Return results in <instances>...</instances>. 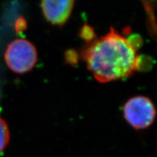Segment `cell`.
<instances>
[{
  "label": "cell",
  "instance_id": "obj_1",
  "mask_svg": "<svg viewBox=\"0 0 157 157\" xmlns=\"http://www.w3.org/2000/svg\"><path fill=\"white\" fill-rule=\"evenodd\" d=\"M137 51L127 38L111 27L105 35L85 43L80 57L95 79L106 83L128 78L138 71Z\"/></svg>",
  "mask_w": 157,
  "mask_h": 157
},
{
  "label": "cell",
  "instance_id": "obj_2",
  "mask_svg": "<svg viewBox=\"0 0 157 157\" xmlns=\"http://www.w3.org/2000/svg\"><path fill=\"white\" fill-rule=\"evenodd\" d=\"M37 51L30 41L17 39L6 49L5 60L7 66L17 74H25L34 68L37 62Z\"/></svg>",
  "mask_w": 157,
  "mask_h": 157
},
{
  "label": "cell",
  "instance_id": "obj_3",
  "mask_svg": "<svg viewBox=\"0 0 157 157\" xmlns=\"http://www.w3.org/2000/svg\"><path fill=\"white\" fill-rule=\"evenodd\" d=\"M123 115L133 128L143 129L154 123L156 117V110L150 98L137 95L131 98L125 103Z\"/></svg>",
  "mask_w": 157,
  "mask_h": 157
},
{
  "label": "cell",
  "instance_id": "obj_4",
  "mask_svg": "<svg viewBox=\"0 0 157 157\" xmlns=\"http://www.w3.org/2000/svg\"><path fill=\"white\" fill-rule=\"evenodd\" d=\"M75 1L74 0H44L41 2V7L43 15L49 23L63 25L69 19Z\"/></svg>",
  "mask_w": 157,
  "mask_h": 157
},
{
  "label": "cell",
  "instance_id": "obj_5",
  "mask_svg": "<svg viewBox=\"0 0 157 157\" xmlns=\"http://www.w3.org/2000/svg\"><path fill=\"white\" fill-rule=\"evenodd\" d=\"M10 141V131L6 121L0 117V154L5 150Z\"/></svg>",
  "mask_w": 157,
  "mask_h": 157
},
{
  "label": "cell",
  "instance_id": "obj_6",
  "mask_svg": "<svg viewBox=\"0 0 157 157\" xmlns=\"http://www.w3.org/2000/svg\"><path fill=\"white\" fill-rule=\"evenodd\" d=\"M78 34L82 39L85 41L86 43L91 42L92 41L97 38L94 29L88 24L83 25V26L80 29Z\"/></svg>",
  "mask_w": 157,
  "mask_h": 157
},
{
  "label": "cell",
  "instance_id": "obj_7",
  "mask_svg": "<svg viewBox=\"0 0 157 157\" xmlns=\"http://www.w3.org/2000/svg\"><path fill=\"white\" fill-rule=\"evenodd\" d=\"M64 58L66 62L71 66H76L78 64V60H79V55L76 50H66L64 53Z\"/></svg>",
  "mask_w": 157,
  "mask_h": 157
},
{
  "label": "cell",
  "instance_id": "obj_8",
  "mask_svg": "<svg viewBox=\"0 0 157 157\" xmlns=\"http://www.w3.org/2000/svg\"><path fill=\"white\" fill-rule=\"evenodd\" d=\"M27 29V21L24 17H19L15 23V30L17 34H21Z\"/></svg>",
  "mask_w": 157,
  "mask_h": 157
},
{
  "label": "cell",
  "instance_id": "obj_9",
  "mask_svg": "<svg viewBox=\"0 0 157 157\" xmlns=\"http://www.w3.org/2000/svg\"><path fill=\"white\" fill-rule=\"evenodd\" d=\"M127 40L129 41V42L130 43L131 45H132L136 50H138L143 44V39L141 38V36L138 34L130 35V36L127 38Z\"/></svg>",
  "mask_w": 157,
  "mask_h": 157
},
{
  "label": "cell",
  "instance_id": "obj_10",
  "mask_svg": "<svg viewBox=\"0 0 157 157\" xmlns=\"http://www.w3.org/2000/svg\"><path fill=\"white\" fill-rule=\"evenodd\" d=\"M0 111H1V108H0Z\"/></svg>",
  "mask_w": 157,
  "mask_h": 157
}]
</instances>
